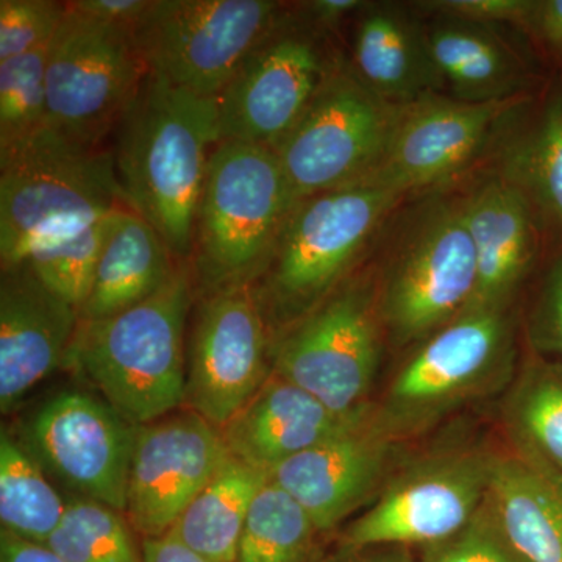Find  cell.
Segmentation results:
<instances>
[{
    "label": "cell",
    "instance_id": "cell-1",
    "mask_svg": "<svg viewBox=\"0 0 562 562\" xmlns=\"http://www.w3.org/2000/svg\"><path fill=\"white\" fill-rule=\"evenodd\" d=\"M114 133L125 205L149 222L177 261L190 260L203 180L220 144L216 98L147 72Z\"/></svg>",
    "mask_w": 562,
    "mask_h": 562
},
{
    "label": "cell",
    "instance_id": "cell-2",
    "mask_svg": "<svg viewBox=\"0 0 562 562\" xmlns=\"http://www.w3.org/2000/svg\"><path fill=\"white\" fill-rule=\"evenodd\" d=\"M194 281L188 261L147 301L102 321H80L66 368L132 425L183 408L184 330Z\"/></svg>",
    "mask_w": 562,
    "mask_h": 562
},
{
    "label": "cell",
    "instance_id": "cell-3",
    "mask_svg": "<svg viewBox=\"0 0 562 562\" xmlns=\"http://www.w3.org/2000/svg\"><path fill=\"white\" fill-rule=\"evenodd\" d=\"M517 369L512 310H468L412 347L373 401L372 422L402 446L461 409L505 394Z\"/></svg>",
    "mask_w": 562,
    "mask_h": 562
},
{
    "label": "cell",
    "instance_id": "cell-4",
    "mask_svg": "<svg viewBox=\"0 0 562 562\" xmlns=\"http://www.w3.org/2000/svg\"><path fill=\"white\" fill-rule=\"evenodd\" d=\"M406 195L373 183L295 203L254 288L273 336L312 313L349 280Z\"/></svg>",
    "mask_w": 562,
    "mask_h": 562
},
{
    "label": "cell",
    "instance_id": "cell-5",
    "mask_svg": "<svg viewBox=\"0 0 562 562\" xmlns=\"http://www.w3.org/2000/svg\"><path fill=\"white\" fill-rule=\"evenodd\" d=\"M295 203L271 147L217 144L203 180L188 260L195 294L260 279Z\"/></svg>",
    "mask_w": 562,
    "mask_h": 562
},
{
    "label": "cell",
    "instance_id": "cell-6",
    "mask_svg": "<svg viewBox=\"0 0 562 562\" xmlns=\"http://www.w3.org/2000/svg\"><path fill=\"white\" fill-rule=\"evenodd\" d=\"M397 220L373 280L386 338L413 347L468 312L479 273L460 195L436 192Z\"/></svg>",
    "mask_w": 562,
    "mask_h": 562
},
{
    "label": "cell",
    "instance_id": "cell-7",
    "mask_svg": "<svg viewBox=\"0 0 562 562\" xmlns=\"http://www.w3.org/2000/svg\"><path fill=\"white\" fill-rule=\"evenodd\" d=\"M125 205L113 151L43 128L0 150V262L21 265L33 247Z\"/></svg>",
    "mask_w": 562,
    "mask_h": 562
},
{
    "label": "cell",
    "instance_id": "cell-8",
    "mask_svg": "<svg viewBox=\"0 0 562 562\" xmlns=\"http://www.w3.org/2000/svg\"><path fill=\"white\" fill-rule=\"evenodd\" d=\"M384 339L373 271L355 272L312 313L273 336L272 372L333 412H368Z\"/></svg>",
    "mask_w": 562,
    "mask_h": 562
},
{
    "label": "cell",
    "instance_id": "cell-9",
    "mask_svg": "<svg viewBox=\"0 0 562 562\" xmlns=\"http://www.w3.org/2000/svg\"><path fill=\"white\" fill-rule=\"evenodd\" d=\"M497 447L450 443L395 465L383 490L338 536L350 546L419 550L471 522L490 490Z\"/></svg>",
    "mask_w": 562,
    "mask_h": 562
},
{
    "label": "cell",
    "instance_id": "cell-10",
    "mask_svg": "<svg viewBox=\"0 0 562 562\" xmlns=\"http://www.w3.org/2000/svg\"><path fill=\"white\" fill-rule=\"evenodd\" d=\"M346 58L295 3L247 55L216 98L220 143L273 147Z\"/></svg>",
    "mask_w": 562,
    "mask_h": 562
},
{
    "label": "cell",
    "instance_id": "cell-11",
    "mask_svg": "<svg viewBox=\"0 0 562 562\" xmlns=\"http://www.w3.org/2000/svg\"><path fill=\"white\" fill-rule=\"evenodd\" d=\"M288 9L276 0H154L132 38L147 72L217 98Z\"/></svg>",
    "mask_w": 562,
    "mask_h": 562
},
{
    "label": "cell",
    "instance_id": "cell-12",
    "mask_svg": "<svg viewBox=\"0 0 562 562\" xmlns=\"http://www.w3.org/2000/svg\"><path fill=\"white\" fill-rule=\"evenodd\" d=\"M398 106L357 79L347 60L273 147L295 201L369 183L390 144Z\"/></svg>",
    "mask_w": 562,
    "mask_h": 562
},
{
    "label": "cell",
    "instance_id": "cell-13",
    "mask_svg": "<svg viewBox=\"0 0 562 562\" xmlns=\"http://www.w3.org/2000/svg\"><path fill=\"white\" fill-rule=\"evenodd\" d=\"M146 76L128 29L66 11L47 47L46 128L81 146L101 147Z\"/></svg>",
    "mask_w": 562,
    "mask_h": 562
},
{
    "label": "cell",
    "instance_id": "cell-14",
    "mask_svg": "<svg viewBox=\"0 0 562 562\" xmlns=\"http://www.w3.org/2000/svg\"><path fill=\"white\" fill-rule=\"evenodd\" d=\"M271 346L254 284L202 295L188 344L183 408L224 427L271 375Z\"/></svg>",
    "mask_w": 562,
    "mask_h": 562
},
{
    "label": "cell",
    "instance_id": "cell-15",
    "mask_svg": "<svg viewBox=\"0 0 562 562\" xmlns=\"http://www.w3.org/2000/svg\"><path fill=\"white\" fill-rule=\"evenodd\" d=\"M135 432L101 397L63 391L36 409L22 443L79 497L125 514Z\"/></svg>",
    "mask_w": 562,
    "mask_h": 562
},
{
    "label": "cell",
    "instance_id": "cell-16",
    "mask_svg": "<svg viewBox=\"0 0 562 562\" xmlns=\"http://www.w3.org/2000/svg\"><path fill=\"white\" fill-rule=\"evenodd\" d=\"M522 103H465L435 92L398 106L386 155L369 183L406 198L441 190L471 168Z\"/></svg>",
    "mask_w": 562,
    "mask_h": 562
},
{
    "label": "cell",
    "instance_id": "cell-17",
    "mask_svg": "<svg viewBox=\"0 0 562 562\" xmlns=\"http://www.w3.org/2000/svg\"><path fill=\"white\" fill-rule=\"evenodd\" d=\"M228 454L220 428L188 408L138 425L125 508L136 535H168Z\"/></svg>",
    "mask_w": 562,
    "mask_h": 562
},
{
    "label": "cell",
    "instance_id": "cell-18",
    "mask_svg": "<svg viewBox=\"0 0 562 562\" xmlns=\"http://www.w3.org/2000/svg\"><path fill=\"white\" fill-rule=\"evenodd\" d=\"M371 413L271 473L272 482L305 509L322 536L368 508L398 464L401 446L376 428Z\"/></svg>",
    "mask_w": 562,
    "mask_h": 562
},
{
    "label": "cell",
    "instance_id": "cell-19",
    "mask_svg": "<svg viewBox=\"0 0 562 562\" xmlns=\"http://www.w3.org/2000/svg\"><path fill=\"white\" fill-rule=\"evenodd\" d=\"M79 310L63 301L25 265L0 279V409L9 414L57 369L66 368Z\"/></svg>",
    "mask_w": 562,
    "mask_h": 562
},
{
    "label": "cell",
    "instance_id": "cell-20",
    "mask_svg": "<svg viewBox=\"0 0 562 562\" xmlns=\"http://www.w3.org/2000/svg\"><path fill=\"white\" fill-rule=\"evenodd\" d=\"M460 198L479 273L469 310H512L538 258V213L497 172L482 177Z\"/></svg>",
    "mask_w": 562,
    "mask_h": 562
},
{
    "label": "cell",
    "instance_id": "cell-21",
    "mask_svg": "<svg viewBox=\"0 0 562 562\" xmlns=\"http://www.w3.org/2000/svg\"><path fill=\"white\" fill-rule=\"evenodd\" d=\"M369 413L333 412L308 391L272 372L220 430L232 457L271 475L283 462L335 438Z\"/></svg>",
    "mask_w": 562,
    "mask_h": 562
},
{
    "label": "cell",
    "instance_id": "cell-22",
    "mask_svg": "<svg viewBox=\"0 0 562 562\" xmlns=\"http://www.w3.org/2000/svg\"><path fill=\"white\" fill-rule=\"evenodd\" d=\"M414 7L368 2L353 18L347 65L364 87L392 105L441 92L425 21Z\"/></svg>",
    "mask_w": 562,
    "mask_h": 562
},
{
    "label": "cell",
    "instance_id": "cell-23",
    "mask_svg": "<svg viewBox=\"0 0 562 562\" xmlns=\"http://www.w3.org/2000/svg\"><path fill=\"white\" fill-rule=\"evenodd\" d=\"M425 33L442 94L465 103L520 101L530 69L495 25L425 14Z\"/></svg>",
    "mask_w": 562,
    "mask_h": 562
},
{
    "label": "cell",
    "instance_id": "cell-24",
    "mask_svg": "<svg viewBox=\"0 0 562 562\" xmlns=\"http://www.w3.org/2000/svg\"><path fill=\"white\" fill-rule=\"evenodd\" d=\"M183 261H177L157 231L128 206L110 214L90 294L80 321H102L147 301Z\"/></svg>",
    "mask_w": 562,
    "mask_h": 562
},
{
    "label": "cell",
    "instance_id": "cell-25",
    "mask_svg": "<svg viewBox=\"0 0 562 562\" xmlns=\"http://www.w3.org/2000/svg\"><path fill=\"white\" fill-rule=\"evenodd\" d=\"M501 422L505 446L562 495V362L530 351L503 394Z\"/></svg>",
    "mask_w": 562,
    "mask_h": 562
},
{
    "label": "cell",
    "instance_id": "cell-26",
    "mask_svg": "<svg viewBox=\"0 0 562 562\" xmlns=\"http://www.w3.org/2000/svg\"><path fill=\"white\" fill-rule=\"evenodd\" d=\"M486 505L530 562H562V495L508 447L495 450Z\"/></svg>",
    "mask_w": 562,
    "mask_h": 562
},
{
    "label": "cell",
    "instance_id": "cell-27",
    "mask_svg": "<svg viewBox=\"0 0 562 562\" xmlns=\"http://www.w3.org/2000/svg\"><path fill=\"white\" fill-rule=\"evenodd\" d=\"M271 475L228 454L169 535L214 562H235L251 505Z\"/></svg>",
    "mask_w": 562,
    "mask_h": 562
},
{
    "label": "cell",
    "instance_id": "cell-28",
    "mask_svg": "<svg viewBox=\"0 0 562 562\" xmlns=\"http://www.w3.org/2000/svg\"><path fill=\"white\" fill-rule=\"evenodd\" d=\"M495 172L522 192L539 220L562 232V91L506 138Z\"/></svg>",
    "mask_w": 562,
    "mask_h": 562
},
{
    "label": "cell",
    "instance_id": "cell-29",
    "mask_svg": "<svg viewBox=\"0 0 562 562\" xmlns=\"http://www.w3.org/2000/svg\"><path fill=\"white\" fill-rule=\"evenodd\" d=\"M68 502L44 468L5 428L0 432V524L27 541L46 543L65 517Z\"/></svg>",
    "mask_w": 562,
    "mask_h": 562
},
{
    "label": "cell",
    "instance_id": "cell-30",
    "mask_svg": "<svg viewBox=\"0 0 562 562\" xmlns=\"http://www.w3.org/2000/svg\"><path fill=\"white\" fill-rule=\"evenodd\" d=\"M321 536L305 509L269 480L251 505L235 562H313Z\"/></svg>",
    "mask_w": 562,
    "mask_h": 562
},
{
    "label": "cell",
    "instance_id": "cell-31",
    "mask_svg": "<svg viewBox=\"0 0 562 562\" xmlns=\"http://www.w3.org/2000/svg\"><path fill=\"white\" fill-rule=\"evenodd\" d=\"M46 546L65 562H144L125 514L90 498H70Z\"/></svg>",
    "mask_w": 562,
    "mask_h": 562
},
{
    "label": "cell",
    "instance_id": "cell-32",
    "mask_svg": "<svg viewBox=\"0 0 562 562\" xmlns=\"http://www.w3.org/2000/svg\"><path fill=\"white\" fill-rule=\"evenodd\" d=\"M110 214L38 244L21 265L31 268L58 297L80 310L90 294Z\"/></svg>",
    "mask_w": 562,
    "mask_h": 562
},
{
    "label": "cell",
    "instance_id": "cell-33",
    "mask_svg": "<svg viewBox=\"0 0 562 562\" xmlns=\"http://www.w3.org/2000/svg\"><path fill=\"white\" fill-rule=\"evenodd\" d=\"M46 49L0 61V150L46 128Z\"/></svg>",
    "mask_w": 562,
    "mask_h": 562
},
{
    "label": "cell",
    "instance_id": "cell-34",
    "mask_svg": "<svg viewBox=\"0 0 562 562\" xmlns=\"http://www.w3.org/2000/svg\"><path fill=\"white\" fill-rule=\"evenodd\" d=\"M416 552L417 562H530L506 538L486 502L460 531Z\"/></svg>",
    "mask_w": 562,
    "mask_h": 562
},
{
    "label": "cell",
    "instance_id": "cell-35",
    "mask_svg": "<svg viewBox=\"0 0 562 562\" xmlns=\"http://www.w3.org/2000/svg\"><path fill=\"white\" fill-rule=\"evenodd\" d=\"M66 11L55 0H0V61L49 47Z\"/></svg>",
    "mask_w": 562,
    "mask_h": 562
},
{
    "label": "cell",
    "instance_id": "cell-36",
    "mask_svg": "<svg viewBox=\"0 0 562 562\" xmlns=\"http://www.w3.org/2000/svg\"><path fill=\"white\" fill-rule=\"evenodd\" d=\"M527 341L531 353L562 362V254L550 262L532 299Z\"/></svg>",
    "mask_w": 562,
    "mask_h": 562
},
{
    "label": "cell",
    "instance_id": "cell-37",
    "mask_svg": "<svg viewBox=\"0 0 562 562\" xmlns=\"http://www.w3.org/2000/svg\"><path fill=\"white\" fill-rule=\"evenodd\" d=\"M416 5L427 14H442L495 27L505 24L525 27L535 0H432Z\"/></svg>",
    "mask_w": 562,
    "mask_h": 562
},
{
    "label": "cell",
    "instance_id": "cell-38",
    "mask_svg": "<svg viewBox=\"0 0 562 562\" xmlns=\"http://www.w3.org/2000/svg\"><path fill=\"white\" fill-rule=\"evenodd\" d=\"M151 3L154 0H72L66 2V9L88 20L132 31Z\"/></svg>",
    "mask_w": 562,
    "mask_h": 562
},
{
    "label": "cell",
    "instance_id": "cell-39",
    "mask_svg": "<svg viewBox=\"0 0 562 562\" xmlns=\"http://www.w3.org/2000/svg\"><path fill=\"white\" fill-rule=\"evenodd\" d=\"M313 562H417V552L412 547L395 543L350 546L336 542L328 552L317 553Z\"/></svg>",
    "mask_w": 562,
    "mask_h": 562
},
{
    "label": "cell",
    "instance_id": "cell-40",
    "mask_svg": "<svg viewBox=\"0 0 562 562\" xmlns=\"http://www.w3.org/2000/svg\"><path fill=\"white\" fill-rule=\"evenodd\" d=\"M366 3L361 0H310L295 5L306 21L330 35L344 22L353 20Z\"/></svg>",
    "mask_w": 562,
    "mask_h": 562
},
{
    "label": "cell",
    "instance_id": "cell-41",
    "mask_svg": "<svg viewBox=\"0 0 562 562\" xmlns=\"http://www.w3.org/2000/svg\"><path fill=\"white\" fill-rule=\"evenodd\" d=\"M554 55L562 57V0H535L525 27Z\"/></svg>",
    "mask_w": 562,
    "mask_h": 562
},
{
    "label": "cell",
    "instance_id": "cell-42",
    "mask_svg": "<svg viewBox=\"0 0 562 562\" xmlns=\"http://www.w3.org/2000/svg\"><path fill=\"white\" fill-rule=\"evenodd\" d=\"M0 562H65L52 552L46 543L22 539L7 530H0Z\"/></svg>",
    "mask_w": 562,
    "mask_h": 562
},
{
    "label": "cell",
    "instance_id": "cell-43",
    "mask_svg": "<svg viewBox=\"0 0 562 562\" xmlns=\"http://www.w3.org/2000/svg\"><path fill=\"white\" fill-rule=\"evenodd\" d=\"M140 547L144 562H214L194 552L169 532L160 538L143 539Z\"/></svg>",
    "mask_w": 562,
    "mask_h": 562
}]
</instances>
